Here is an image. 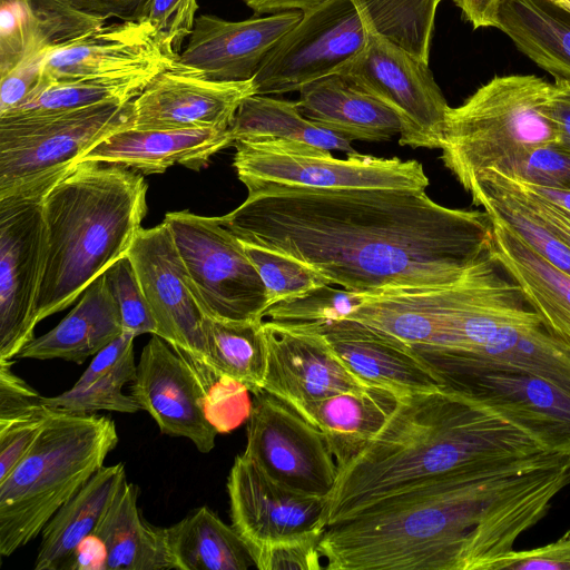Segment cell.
Returning a JSON list of instances; mask_svg holds the SVG:
<instances>
[{
    "label": "cell",
    "mask_w": 570,
    "mask_h": 570,
    "mask_svg": "<svg viewBox=\"0 0 570 570\" xmlns=\"http://www.w3.org/2000/svg\"><path fill=\"white\" fill-rule=\"evenodd\" d=\"M217 219L240 242L356 293L454 284L492 243L484 209L449 208L425 190H283L247 197Z\"/></svg>",
    "instance_id": "obj_1"
},
{
    "label": "cell",
    "mask_w": 570,
    "mask_h": 570,
    "mask_svg": "<svg viewBox=\"0 0 570 570\" xmlns=\"http://www.w3.org/2000/svg\"><path fill=\"white\" fill-rule=\"evenodd\" d=\"M569 483L570 459L556 454L421 481L327 527L324 569L497 570Z\"/></svg>",
    "instance_id": "obj_2"
},
{
    "label": "cell",
    "mask_w": 570,
    "mask_h": 570,
    "mask_svg": "<svg viewBox=\"0 0 570 570\" xmlns=\"http://www.w3.org/2000/svg\"><path fill=\"white\" fill-rule=\"evenodd\" d=\"M551 454L521 429L454 390L399 397L380 431L338 469L326 528L412 484L455 472H495Z\"/></svg>",
    "instance_id": "obj_3"
},
{
    "label": "cell",
    "mask_w": 570,
    "mask_h": 570,
    "mask_svg": "<svg viewBox=\"0 0 570 570\" xmlns=\"http://www.w3.org/2000/svg\"><path fill=\"white\" fill-rule=\"evenodd\" d=\"M147 189L142 174L100 161L72 165L49 189L37 323L72 304L127 255L147 214Z\"/></svg>",
    "instance_id": "obj_4"
},
{
    "label": "cell",
    "mask_w": 570,
    "mask_h": 570,
    "mask_svg": "<svg viewBox=\"0 0 570 570\" xmlns=\"http://www.w3.org/2000/svg\"><path fill=\"white\" fill-rule=\"evenodd\" d=\"M443 0H328L303 12L253 77L256 95L299 91L334 73L366 46L370 31L429 63Z\"/></svg>",
    "instance_id": "obj_5"
},
{
    "label": "cell",
    "mask_w": 570,
    "mask_h": 570,
    "mask_svg": "<svg viewBox=\"0 0 570 570\" xmlns=\"http://www.w3.org/2000/svg\"><path fill=\"white\" fill-rule=\"evenodd\" d=\"M117 444L111 417L52 409L30 451L0 482V554L9 557L40 534Z\"/></svg>",
    "instance_id": "obj_6"
},
{
    "label": "cell",
    "mask_w": 570,
    "mask_h": 570,
    "mask_svg": "<svg viewBox=\"0 0 570 570\" xmlns=\"http://www.w3.org/2000/svg\"><path fill=\"white\" fill-rule=\"evenodd\" d=\"M551 92L552 83L534 75L495 76L449 107L441 159L466 191L482 171L560 142L548 111Z\"/></svg>",
    "instance_id": "obj_7"
},
{
    "label": "cell",
    "mask_w": 570,
    "mask_h": 570,
    "mask_svg": "<svg viewBox=\"0 0 570 570\" xmlns=\"http://www.w3.org/2000/svg\"><path fill=\"white\" fill-rule=\"evenodd\" d=\"M233 160L247 197L283 190L412 189L430 181L417 160L351 153L334 158L330 150L292 140H236Z\"/></svg>",
    "instance_id": "obj_8"
},
{
    "label": "cell",
    "mask_w": 570,
    "mask_h": 570,
    "mask_svg": "<svg viewBox=\"0 0 570 570\" xmlns=\"http://www.w3.org/2000/svg\"><path fill=\"white\" fill-rule=\"evenodd\" d=\"M132 126L134 100L0 117V198L53 186L96 144Z\"/></svg>",
    "instance_id": "obj_9"
},
{
    "label": "cell",
    "mask_w": 570,
    "mask_h": 570,
    "mask_svg": "<svg viewBox=\"0 0 570 570\" xmlns=\"http://www.w3.org/2000/svg\"><path fill=\"white\" fill-rule=\"evenodd\" d=\"M443 387L521 429L550 453L570 456V391L541 376L459 354L414 350Z\"/></svg>",
    "instance_id": "obj_10"
},
{
    "label": "cell",
    "mask_w": 570,
    "mask_h": 570,
    "mask_svg": "<svg viewBox=\"0 0 570 570\" xmlns=\"http://www.w3.org/2000/svg\"><path fill=\"white\" fill-rule=\"evenodd\" d=\"M164 222L208 317L263 320L267 309L264 283L243 243L217 217L181 210L167 213Z\"/></svg>",
    "instance_id": "obj_11"
},
{
    "label": "cell",
    "mask_w": 570,
    "mask_h": 570,
    "mask_svg": "<svg viewBox=\"0 0 570 570\" xmlns=\"http://www.w3.org/2000/svg\"><path fill=\"white\" fill-rule=\"evenodd\" d=\"M334 73L397 115L402 122L401 146L440 149L450 106L429 63L370 31L363 50Z\"/></svg>",
    "instance_id": "obj_12"
},
{
    "label": "cell",
    "mask_w": 570,
    "mask_h": 570,
    "mask_svg": "<svg viewBox=\"0 0 570 570\" xmlns=\"http://www.w3.org/2000/svg\"><path fill=\"white\" fill-rule=\"evenodd\" d=\"M51 187L0 198L1 360L17 357L35 337L47 254L43 199Z\"/></svg>",
    "instance_id": "obj_13"
},
{
    "label": "cell",
    "mask_w": 570,
    "mask_h": 570,
    "mask_svg": "<svg viewBox=\"0 0 570 570\" xmlns=\"http://www.w3.org/2000/svg\"><path fill=\"white\" fill-rule=\"evenodd\" d=\"M243 453L274 480L312 495L327 498L338 473L321 430L265 391L254 394Z\"/></svg>",
    "instance_id": "obj_14"
},
{
    "label": "cell",
    "mask_w": 570,
    "mask_h": 570,
    "mask_svg": "<svg viewBox=\"0 0 570 570\" xmlns=\"http://www.w3.org/2000/svg\"><path fill=\"white\" fill-rule=\"evenodd\" d=\"M127 257L156 321V335L206 360L208 316L166 222L141 227Z\"/></svg>",
    "instance_id": "obj_15"
},
{
    "label": "cell",
    "mask_w": 570,
    "mask_h": 570,
    "mask_svg": "<svg viewBox=\"0 0 570 570\" xmlns=\"http://www.w3.org/2000/svg\"><path fill=\"white\" fill-rule=\"evenodd\" d=\"M232 525L250 550L277 541L324 533L325 497L288 488L245 453L227 479Z\"/></svg>",
    "instance_id": "obj_16"
},
{
    "label": "cell",
    "mask_w": 570,
    "mask_h": 570,
    "mask_svg": "<svg viewBox=\"0 0 570 570\" xmlns=\"http://www.w3.org/2000/svg\"><path fill=\"white\" fill-rule=\"evenodd\" d=\"M267 370L263 391L291 407L368 387L334 353L313 325L264 322Z\"/></svg>",
    "instance_id": "obj_17"
},
{
    "label": "cell",
    "mask_w": 570,
    "mask_h": 570,
    "mask_svg": "<svg viewBox=\"0 0 570 570\" xmlns=\"http://www.w3.org/2000/svg\"><path fill=\"white\" fill-rule=\"evenodd\" d=\"M302 14L286 11L242 21L202 14L195 20L186 48L169 70L218 81L250 80L267 53Z\"/></svg>",
    "instance_id": "obj_18"
},
{
    "label": "cell",
    "mask_w": 570,
    "mask_h": 570,
    "mask_svg": "<svg viewBox=\"0 0 570 570\" xmlns=\"http://www.w3.org/2000/svg\"><path fill=\"white\" fill-rule=\"evenodd\" d=\"M177 56L146 20L105 24L48 52L41 67L40 92L55 81L159 75L173 67Z\"/></svg>",
    "instance_id": "obj_19"
},
{
    "label": "cell",
    "mask_w": 570,
    "mask_h": 570,
    "mask_svg": "<svg viewBox=\"0 0 570 570\" xmlns=\"http://www.w3.org/2000/svg\"><path fill=\"white\" fill-rule=\"evenodd\" d=\"M130 395L161 433L189 439L202 453L214 449L218 433L204 414L200 391L190 368L156 334L141 352Z\"/></svg>",
    "instance_id": "obj_20"
},
{
    "label": "cell",
    "mask_w": 570,
    "mask_h": 570,
    "mask_svg": "<svg viewBox=\"0 0 570 570\" xmlns=\"http://www.w3.org/2000/svg\"><path fill=\"white\" fill-rule=\"evenodd\" d=\"M253 95V79L218 81L166 70L134 99L132 128H230L240 104Z\"/></svg>",
    "instance_id": "obj_21"
},
{
    "label": "cell",
    "mask_w": 570,
    "mask_h": 570,
    "mask_svg": "<svg viewBox=\"0 0 570 570\" xmlns=\"http://www.w3.org/2000/svg\"><path fill=\"white\" fill-rule=\"evenodd\" d=\"M346 366L370 386L397 397L442 389L434 371L405 343L351 320L312 324Z\"/></svg>",
    "instance_id": "obj_22"
},
{
    "label": "cell",
    "mask_w": 570,
    "mask_h": 570,
    "mask_svg": "<svg viewBox=\"0 0 570 570\" xmlns=\"http://www.w3.org/2000/svg\"><path fill=\"white\" fill-rule=\"evenodd\" d=\"M232 142L229 128H125L96 144L77 163L119 165L142 175L163 174L176 164L200 170Z\"/></svg>",
    "instance_id": "obj_23"
},
{
    "label": "cell",
    "mask_w": 570,
    "mask_h": 570,
    "mask_svg": "<svg viewBox=\"0 0 570 570\" xmlns=\"http://www.w3.org/2000/svg\"><path fill=\"white\" fill-rule=\"evenodd\" d=\"M462 278L441 287L362 293L361 303L347 320L413 348H444L449 340V314Z\"/></svg>",
    "instance_id": "obj_24"
},
{
    "label": "cell",
    "mask_w": 570,
    "mask_h": 570,
    "mask_svg": "<svg viewBox=\"0 0 570 570\" xmlns=\"http://www.w3.org/2000/svg\"><path fill=\"white\" fill-rule=\"evenodd\" d=\"M492 222L491 252L544 327L570 345V275L532 249L510 226Z\"/></svg>",
    "instance_id": "obj_25"
},
{
    "label": "cell",
    "mask_w": 570,
    "mask_h": 570,
    "mask_svg": "<svg viewBox=\"0 0 570 570\" xmlns=\"http://www.w3.org/2000/svg\"><path fill=\"white\" fill-rule=\"evenodd\" d=\"M0 76L106 23L57 0H0Z\"/></svg>",
    "instance_id": "obj_26"
},
{
    "label": "cell",
    "mask_w": 570,
    "mask_h": 570,
    "mask_svg": "<svg viewBox=\"0 0 570 570\" xmlns=\"http://www.w3.org/2000/svg\"><path fill=\"white\" fill-rule=\"evenodd\" d=\"M298 94L305 118L351 141H381L402 131L393 110L338 73L311 81Z\"/></svg>",
    "instance_id": "obj_27"
},
{
    "label": "cell",
    "mask_w": 570,
    "mask_h": 570,
    "mask_svg": "<svg viewBox=\"0 0 570 570\" xmlns=\"http://www.w3.org/2000/svg\"><path fill=\"white\" fill-rule=\"evenodd\" d=\"M121 333L120 312L104 273L57 326L33 337L17 357L82 364Z\"/></svg>",
    "instance_id": "obj_28"
},
{
    "label": "cell",
    "mask_w": 570,
    "mask_h": 570,
    "mask_svg": "<svg viewBox=\"0 0 570 570\" xmlns=\"http://www.w3.org/2000/svg\"><path fill=\"white\" fill-rule=\"evenodd\" d=\"M397 400L390 391L372 386L293 409L321 430L340 469L354 459L380 431Z\"/></svg>",
    "instance_id": "obj_29"
},
{
    "label": "cell",
    "mask_w": 570,
    "mask_h": 570,
    "mask_svg": "<svg viewBox=\"0 0 570 570\" xmlns=\"http://www.w3.org/2000/svg\"><path fill=\"white\" fill-rule=\"evenodd\" d=\"M126 482L121 462L98 470L42 529L35 569L65 570L77 547L95 532Z\"/></svg>",
    "instance_id": "obj_30"
},
{
    "label": "cell",
    "mask_w": 570,
    "mask_h": 570,
    "mask_svg": "<svg viewBox=\"0 0 570 570\" xmlns=\"http://www.w3.org/2000/svg\"><path fill=\"white\" fill-rule=\"evenodd\" d=\"M554 79L570 81V12L552 0H501L497 26Z\"/></svg>",
    "instance_id": "obj_31"
},
{
    "label": "cell",
    "mask_w": 570,
    "mask_h": 570,
    "mask_svg": "<svg viewBox=\"0 0 570 570\" xmlns=\"http://www.w3.org/2000/svg\"><path fill=\"white\" fill-rule=\"evenodd\" d=\"M138 487L126 482L95 530L107 554V570L174 569L165 528L146 522L138 509Z\"/></svg>",
    "instance_id": "obj_32"
},
{
    "label": "cell",
    "mask_w": 570,
    "mask_h": 570,
    "mask_svg": "<svg viewBox=\"0 0 570 570\" xmlns=\"http://www.w3.org/2000/svg\"><path fill=\"white\" fill-rule=\"evenodd\" d=\"M165 532L174 569L247 570L255 567L243 538L206 505L165 528Z\"/></svg>",
    "instance_id": "obj_33"
},
{
    "label": "cell",
    "mask_w": 570,
    "mask_h": 570,
    "mask_svg": "<svg viewBox=\"0 0 570 570\" xmlns=\"http://www.w3.org/2000/svg\"><path fill=\"white\" fill-rule=\"evenodd\" d=\"M233 140H292L314 147L356 153L351 140L305 118L296 101L266 95L247 97L229 128Z\"/></svg>",
    "instance_id": "obj_34"
},
{
    "label": "cell",
    "mask_w": 570,
    "mask_h": 570,
    "mask_svg": "<svg viewBox=\"0 0 570 570\" xmlns=\"http://www.w3.org/2000/svg\"><path fill=\"white\" fill-rule=\"evenodd\" d=\"M206 361L247 386L253 394L263 391L267 370L264 321L206 322Z\"/></svg>",
    "instance_id": "obj_35"
},
{
    "label": "cell",
    "mask_w": 570,
    "mask_h": 570,
    "mask_svg": "<svg viewBox=\"0 0 570 570\" xmlns=\"http://www.w3.org/2000/svg\"><path fill=\"white\" fill-rule=\"evenodd\" d=\"M156 73L81 78L49 83L21 108L0 117L45 115L134 100Z\"/></svg>",
    "instance_id": "obj_36"
},
{
    "label": "cell",
    "mask_w": 570,
    "mask_h": 570,
    "mask_svg": "<svg viewBox=\"0 0 570 570\" xmlns=\"http://www.w3.org/2000/svg\"><path fill=\"white\" fill-rule=\"evenodd\" d=\"M173 348L190 368L200 391L204 414L217 433H229L247 422L253 401L245 384L203 357Z\"/></svg>",
    "instance_id": "obj_37"
},
{
    "label": "cell",
    "mask_w": 570,
    "mask_h": 570,
    "mask_svg": "<svg viewBox=\"0 0 570 570\" xmlns=\"http://www.w3.org/2000/svg\"><path fill=\"white\" fill-rule=\"evenodd\" d=\"M468 191L474 205L499 217L532 249L570 275V250L505 189L480 179Z\"/></svg>",
    "instance_id": "obj_38"
},
{
    "label": "cell",
    "mask_w": 570,
    "mask_h": 570,
    "mask_svg": "<svg viewBox=\"0 0 570 570\" xmlns=\"http://www.w3.org/2000/svg\"><path fill=\"white\" fill-rule=\"evenodd\" d=\"M135 354H130L116 368L82 387L72 386L59 395L45 397L50 409L72 413L91 414L96 411L135 413L140 410L132 396L122 393V386L136 379Z\"/></svg>",
    "instance_id": "obj_39"
},
{
    "label": "cell",
    "mask_w": 570,
    "mask_h": 570,
    "mask_svg": "<svg viewBox=\"0 0 570 570\" xmlns=\"http://www.w3.org/2000/svg\"><path fill=\"white\" fill-rule=\"evenodd\" d=\"M243 245L264 283L267 308L331 285L322 274L298 259L264 247Z\"/></svg>",
    "instance_id": "obj_40"
},
{
    "label": "cell",
    "mask_w": 570,
    "mask_h": 570,
    "mask_svg": "<svg viewBox=\"0 0 570 570\" xmlns=\"http://www.w3.org/2000/svg\"><path fill=\"white\" fill-rule=\"evenodd\" d=\"M362 301V293L332 288L331 285L299 298L277 303L265 316L277 322L322 324L347 320Z\"/></svg>",
    "instance_id": "obj_41"
},
{
    "label": "cell",
    "mask_w": 570,
    "mask_h": 570,
    "mask_svg": "<svg viewBox=\"0 0 570 570\" xmlns=\"http://www.w3.org/2000/svg\"><path fill=\"white\" fill-rule=\"evenodd\" d=\"M105 275L120 312L122 332L136 337L156 334V321L127 255L112 264Z\"/></svg>",
    "instance_id": "obj_42"
},
{
    "label": "cell",
    "mask_w": 570,
    "mask_h": 570,
    "mask_svg": "<svg viewBox=\"0 0 570 570\" xmlns=\"http://www.w3.org/2000/svg\"><path fill=\"white\" fill-rule=\"evenodd\" d=\"M494 170L528 183L570 189V146H542Z\"/></svg>",
    "instance_id": "obj_43"
},
{
    "label": "cell",
    "mask_w": 570,
    "mask_h": 570,
    "mask_svg": "<svg viewBox=\"0 0 570 570\" xmlns=\"http://www.w3.org/2000/svg\"><path fill=\"white\" fill-rule=\"evenodd\" d=\"M197 9V0H147L138 20L150 22L161 42L179 55L194 28Z\"/></svg>",
    "instance_id": "obj_44"
},
{
    "label": "cell",
    "mask_w": 570,
    "mask_h": 570,
    "mask_svg": "<svg viewBox=\"0 0 570 570\" xmlns=\"http://www.w3.org/2000/svg\"><path fill=\"white\" fill-rule=\"evenodd\" d=\"M323 533L277 541L250 550L259 570H320L322 556L318 542Z\"/></svg>",
    "instance_id": "obj_45"
},
{
    "label": "cell",
    "mask_w": 570,
    "mask_h": 570,
    "mask_svg": "<svg viewBox=\"0 0 570 570\" xmlns=\"http://www.w3.org/2000/svg\"><path fill=\"white\" fill-rule=\"evenodd\" d=\"M480 179L492 181L505 189L519 204H521L570 250L569 212L531 191L519 187L507 176L494 169H487L482 171L474 181Z\"/></svg>",
    "instance_id": "obj_46"
},
{
    "label": "cell",
    "mask_w": 570,
    "mask_h": 570,
    "mask_svg": "<svg viewBox=\"0 0 570 570\" xmlns=\"http://www.w3.org/2000/svg\"><path fill=\"white\" fill-rule=\"evenodd\" d=\"M51 412L52 409L47 406L35 414L0 422V482L30 451Z\"/></svg>",
    "instance_id": "obj_47"
},
{
    "label": "cell",
    "mask_w": 570,
    "mask_h": 570,
    "mask_svg": "<svg viewBox=\"0 0 570 570\" xmlns=\"http://www.w3.org/2000/svg\"><path fill=\"white\" fill-rule=\"evenodd\" d=\"M47 55L45 52L27 59L0 76V116L21 108L40 92L41 67Z\"/></svg>",
    "instance_id": "obj_48"
},
{
    "label": "cell",
    "mask_w": 570,
    "mask_h": 570,
    "mask_svg": "<svg viewBox=\"0 0 570 570\" xmlns=\"http://www.w3.org/2000/svg\"><path fill=\"white\" fill-rule=\"evenodd\" d=\"M12 360L0 358V422L24 417L47 406L42 396L12 370Z\"/></svg>",
    "instance_id": "obj_49"
},
{
    "label": "cell",
    "mask_w": 570,
    "mask_h": 570,
    "mask_svg": "<svg viewBox=\"0 0 570 570\" xmlns=\"http://www.w3.org/2000/svg\"><path fill=\"white\" fill-rule=\"evenodd\" d=\"M570 570V533L543 547L531 550H513L497 570Z\"/></svg>",
    "instance_id": "obj_50"
},
{
    "label": "cell",
    "mask_w": 570,
    "mask_h": 570,
    "mask_svg": "<svg viewBox=\"0 0 570 570\" xmlns=\"http://www.w3.org/2000/svg\"><path fill=\"white\" fill-rule=\"evenodd\" d=\"M79 13L107 23L116 18L120 21L138 20L147 0H57Z\"/></svg>",
    "instance_id": "obj_51"
},
{
    "label": "cell",
    "mask_w": 570,
    "mask_h": 570,
    "mask_svg": "<svg viewBox=\"0 0 570 570\" xmlns=\"http://www.w3.org/2000/svg\"><path fill=\"white\" fill-rule=\"evenodd\" d=\"M134 336L122 332L102 347L92 358L89 366L73 384L75 387L89 385L97 379L116 368L125 358L134 353Z\"/></svg>",
    "instance_id": "obj_52"
},
{
    "label": "cell",
    "mask_w": 570,
    "mask_h": 570,
    "mask_svg": "<svg viewBox=\"0 0 570 570\" xmlns=\"http://www.w3.org/2000/svg\"><path fill=\"white\" fill-rule=\"evenodd\" d=\"M548 111L557 125L560 142L570 146V81L554 79Z\"/></svg>",
    "instance_id": "obj_53"
},
{
    "label": "cell",
    "mask_w": 570,
    "mask_h": 570,
    "mask_svg": "<svg viewBox=\"0 0 570 570\" xmlns=\"http://www.w3.org/2000/svg\"><path fill=\"white\" fill-rule=\"evenodd\" d=\"M65 570H107L106 550L95 533L80 542Z\"/></svg>",
    "instance_id": "obj_54"
},
{
    "label": "cell",
    "mask_w": 570,
    "mask_h": 570,
    "mask_svg": "<svg viewBox=\"0 0 570 570\" xmlns=\"http://www.w3.org/2000/svg\"><path fill=\"white\" fill-rule=\"evenodd\" d=\"M501 0H453L473 29L495 28Z\"/></svg>",
    "instance_id": "obj_55"
},
{
    "label": "cell",
    "mask_w": 570,
    "mask_h": 570,
    "mask_svg": "<svg viewBox=\"0 0 570 570\" xmlns=\"http://www.w3.org/2000/svg\"><path fill=\"white\" fill-rule=\"evenodd\" d=\"M257 16L286 11L306 12L328 0H243Z\"/></svg>",
    "instance_id": "obj_56"
},
{
    "label": "cell",
    "mask_w": 570,
    "mask_h": 570,
    "mask_svg": "<svg viewBox=\"0 0 570 570\" xmlns=\"http://www.w3.org/2000/svg\"><path fill=\"white\" fill-rule=\"evenodd\" d=\"M504 176H507L509 179H511L519 187H521L528 191H531V193L547 199L548 202H550L559 207H562L563 209H566L567 212L570 213V189L537 185V184L528 183V181H524V180H521V179H518V178H514V177H511L508 175H504Z\"/></svg>",
    "instance_id": "obj_57"
},
{
    "label": "cell",
    "mask_w": 570,
    "mask_h": 570,
    "mask_svg": "<svg viewBox=\"0 0 570 570\" xmlns=\"http://www.w3.org/2000/svg\"><path fill=\"white\" fill-rule=\"evenodd\" d=\"M554 1L557 4H559L560 7L564 8L566 10H568L570 12V0H552Z\"/></svg>",
    "instance_id": "obj_58"
},
{
    "label": "cell",
    "mask_w": 570,
    "mask_h": 570,
    "mask_svg": "<svg viewBox=\"0 0 570 570\" xmlns=\"http://www.w3.org/2000/svg\"><path fill=\"white\" fill-rule=\"evenodd\" d=\"M568 533H570V531Z\"/></svg>",
    "instance_id": "obj_59"
}]
</instances>
